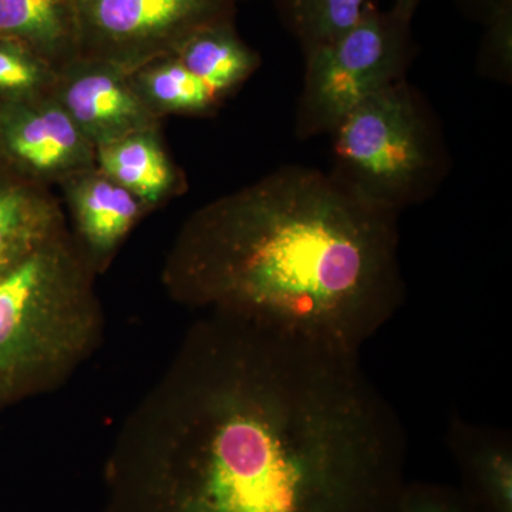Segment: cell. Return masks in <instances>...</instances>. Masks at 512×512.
<instances>
[{"mask_svg":"<svg viewBox=\"0 0 512 512\" xmlns=\"http://www.w3.org/2000/svg\"><path fill=\"white\" fill-rule=\"evenodd\" d=\"M406 461L359 355L204 315L121 426L101 512H397Z\"/></svg>","mask_w":512,"mask_h":512,"instance_id":"cell-1","label":"cell"},{"mask_svg":"<svg viewBox=\"0 0 512 512\" xmlns=\"http://www.w3.org/2000/svg\"><path fill=\"white\" fill-rule=\"evenodd\" d=\"M397 218L285 165L192 212L161 279L192 311L359 355L406 296Z\"/></svg>","mask_w":512,"mask_h":512,"instance_id":"cell-2","label":"cell"},{"mask_svg":"<svg viewBox=\"0 0 512 512\" xmlns=\"http://www.w3.org/2000/svg\"><path fill=\"white\" fill-rule=\"evenodd\" d=\"M96 278L69 228L0 275V414L62 389L99 350Z\"/></svg>","mask_w":512,"mask_h":512,"instance_id":"cell-3","label":"cell"},{"mask_svg":"<svg viewBox=\"0 0 512 512\" xmlns=\"http://www.w3.org/2000/svg\"><path fill=\"white\" fill-rule=\"evenodd\" d=\"M330 136L329 173L366 204L397 217L433 197L450 170L439 120L406 79L363 101Z\"/></svg>","mask_w":512,"mask_h":512,"instance_id":"cell-4","label":"cell"},{"mask_svg":"<svg viewBox=\"0 0 512 512\" xmlns=\"http://www.w3.org/2000/svg\"><path fill=\"white\" fill-rule=\"evenodd\" d=\"M412 22L367 3L348 32L306 53L296 136H330L363 101L406 79L414 56Z\"/></svg>","mask_w":512,"mask_h":512,"instance_id":"cell-5","label":"cell"},{"mask_svg":"<svg viewBox=\"0 0 512 512\" xmlns=\"http://www.w3.org/2000/svg\"><path fill=\"white\" fill-rule=\"evenodd\" d=\"M80 57L131 73L174 55L198 30L235 18L237 0H74Z\"/></svg>","mask_w":512,"mask_h":512,"instance_id":"cell-6","label":"cell"},{"mask_svg":"<svg viewBox=\"0 0 512 512\" xmlns=\"http://www.w3.org/2000/svg\"><path fill=\"white\" fill-rule=\"evenodd\" d=\"M0 160L36 183L59 188L96 165V148L47 94L0 106Z\"/></svg>","mask_w":512,"mask_h":512,"instance_id":"cell-7","label":"cell"},{"mask_svg":"<svg viewBox=\"0 0 512 512\" xmlns=\"http://www.w3.org/2000/svg\"><path fill=\"white\" fill-rule=\"evenodd\" d=\"M52 94L94 148L163 123L144 106L126 72L97 60L79 57L60 70Z\"/></svg>","mask_w":512,"mask_h":512,"instance_id":"cell-8","label":"cell"},{"mask_svg":"<svg viewBox=\"0 0 512 512\" xmlns=\"http://www.w3.org/2000/svg\"><path fill=\"white\" fill-rule=\"evenodd\" d=\"M59 188L73 238L97 276L106 274L131 232L151 211L96 165Z\"/></svg>","mask_w":512,"mask_h":512,"instance_id":"cell-9","label":"cell"},{"mask_svg":"<svg viewBox=\"0 0 512 512\" xmlns=\"http://www.w3.org/2000/svg\"><path fill=\"white\" fill-rule=\"evenodd\" d=\"M460 491L474 512H512V441L493 427L454 420L448 430Z\"/></svg>","mask_w":512,"mask_h":512,"instance_id":"cell-10","label":"cell"},{"mask_svg":"<svg viewBox=\"0 0 512 512\" xmlns=\"http://www.w3.org/2000/svg\"><path fill=\"white\" fill-rule=\"evenodd\" d=\"M96 167L154 212L187 191V178L164 144L161 126L96 148Z\"/></svg>","mask_w":512,"mask_h":512,"instance_id":"cell-11","label":"cell"},{"mask_svg":"<svg viewBox=\"0 0 512 512\" xmlns=\"http://www.w3.org/2000/svg\"><path fill=\"white\" fill-rule=\"evenodd\" d=\"M67 228L66 212L53 188L0 160V275Z\"/></svg>","mask_w":512,"mask_h":512,"instance_id":"cell-12","label":"cell"},{"mask_svg":"<svg viewBox=\"0 0 512 512\" xmlns=\"http://www.w3.org/2000/svg\"><path fill=\"white\" fill-rule=\"evenodd\" d=\"M0 37L12 40L56 73L80 57L74 0H0Z\"/></svg>","mask_w":512,"mask_h":512,"instance_id":"cell-13","label":"cell"},{"mask_svg":"<svg viewBox=\"0 0 512 512\" xmlns=\"http://www.w3.org/2000/svg\"><path fill=\"white\" fill-rule=\"evenodd\" d=\"M221 101L237 92L261 66V56L239 36L235 18L198 30L174 53Z\"/></svg>","mask_w":512,"mask_h":512,"instance_id":"cell-14","label":"cell"},{"mask_svg":"<svg viewBox=\"0 0 512 512\" xmlns=\"http://www.w3.org/2000/svg\"><path fill=\"white\" fill-rule=\"evenodd\" d=\"M131 86L153 116L208 117L224 101L194 76L175 55L158 57L128 73Z\"/></svg>","mask_w":512,"mask_h":512,"instance_id":"cell-15","label":"cell"},{"mask_svg":"<svg viewBox=\"0 0 512 512\" xmlns=\"http://www.w3.org/2000/svg\"><path fill=\"white\" fill-rule=\"evenodd\" d=\"M282 22L298 40L303 55L348 32L367 0H275Z\"/></svg>","mask_w":512,"mask_h":512,"instance_id":"cell-16","label":"cell"},{"mask_svg":"<svg viewBox=\"0 0 512 512\" xmlns=\"http://www.w3.org/2000/svg\"><path fill=\"white\" fill-rule=\"evenodd\" d=\"M56 77L30 50L0 37V106L52 94Z\"/></svg>","mask_w":512,"mask_h":512,"instance_id":"cell-17","label":"cell"},{"mask_svg":"<svg viewBox=\"0 0 512 512\" xmlns=\"http://www.w3.org/2000/svg\"><path fill=\"white\" fill-rule=\"evenodd\" d=\"M484 36L478 52V72L487 79L510 83L512 77V9L484 25Z\"/></svg>","mask_w":512,"mask_h":512,"instance_id":"cell-18","label":"cell"},{"mask_svg":"<svg viewBox=\"0 0 512 512\" xmlns=\"http://www.w3.org/2000/svg\"><path fill=\"white\" fill-rule=\"evenodd\" d=\"M397 512H474L458 488L424 481H409Z\"/></svg>","mask_w":512,"mask_h":512,"instance_id":"cell-19","label":"cell"},{"mask_svg":"<svg viewBox=\"0 0 512 512\" xmlns=\"http://www.w3.org/2000/svg\"><path fill=\"white\" fill-rule=\"evenodd\" d=\"M471 19L487 25L504 10L512 9V0H456Z\"/></svg>","mask_w":512,"mask_h":512,"instance_id":"cell-20","label":"cell"},{"mask_svg":"<svg viewBox=\"0 0 512 512\" xmlns=\"http://www.w3.org/2000/svg\"><path fill=\"white\" fill-rule=\"evenodd\" d=\"M423 2L424 0H394L390 9L394 10L397 15L403 16L404 19L413 20L417 9Z\"/></svg>","mask_w":512,"mask_h":512,"instance_id":"cell-21","label":"cell"},{"mask_svg":"<svg viewBox=\"0 0 512 512\" xmlns=\"http://www.w3.org/2000/svg\"><path fill=\"white\" fill-rule=\"evenodd\" d=\"M237 2H239V0H237Z\"/></svg>","mask_w":512,"mask_h":512,"instance_id":"cell-22","label":"cell"}]
</instances>
